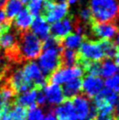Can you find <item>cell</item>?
Segmentation results:
<instances>
[{
	"instance_id": "6da1fadb",
	"label": "cell",
	"mask_w": 119,
	"mask_h": 120,
	"mask_svg": "<svg viewBox=\"0 0 119 120\" xmlns=\"http://www.w3.org/2000/svg\"><path fill=\"white\" fill-rule=\"evenodd\" d=\"M61 47L59 40L49 36L43 41V49L38 57V65L46 76H50L61 65Z\"/></svg>"
},
{
	"instance_id": "7a4b0ae2",
	"label": "cell",
	"mask_w": 119,
	"mask_h": 120,
	"mask_svg": "<svg viewBox=\"0 0 119 120\" xmlns=\"http://www.w3.org/2000/svg\"><path fill=\"white\" fill-rule=\"evenodd\" d=\"M43 49V41L32 32L26 31L19 34L18 53L20 62L35 60Z\"/></svg>"
},
{
	"instance_id": "3957f363",
	"label": "cell",
	"mask_w": 119,
	"mask_h": 120,
	"mask_svg": "<svg viewBox=\"0 0 119 120\" xmlns=\"http://www.w3.org/2000/svg\"><path fill=\"white\" fill-rule=\"evenodd\" d=\"M89 9L95 22H113L119 13V0H90Z\"/></svg>"
},
{
	"instance_id": "277c9868",
	"label": "cell",
	"mask_w": 119,
	"mask_h": 120,
	"mask_svg": "<svg viewBox=\"0 0 119 120\" xmlns=\"http://www.w3.org/2000/svg\"><path fill=\"white\" fill-rule=\"evenodd\" d=\"M79 60L101 62L105 59L102 41L85 40L79 48Z\"/></svg>"
},
{
	"instance_id": "5b68a950",
	"label": "cell",
	"mask_w": 119,
	"mask_h": 120,
	"mask_svg": "<svg viewBox=\"0 0 119 120\" xmlns=\"http://www.w3.org/2000/svg\"><path fill=\"white\" fill-rule=\"evenodd\" d=\"M24 76L32 89L38 90H42L46 86L47 82V76L41 71L37 62L30 60L27 61L22 68Z\"/></svg>"
},
{
	"instance_id": "8992f818",
	"label": "cell",
	"mask_w": 119,
	"mask_h": 120,
	"mask_svg": "<svg viewBox=\"0 0 119 120\" xmlns=\"http://www.w3.org/2000/svg\"><path fill=\"white\" fill-rule=\"evenodd\" d=\"M71 102L75 120H93L97 115L93 104L86 96L78 95L72 98Z\"/></svg>"
},
{
	"instance_id": "52a82bcc",
	"label": "cell",
	"mask_w": 119,
	"mask_h": 120,
	"mask_svg": "<svg viewBox=\"0 0 119 120\" xmlns=\"http://www.w3.org/2000/svg\"><path fill=\"white\" fill-rule=\"evenodd\" d=\"M84 74V70L81 66L74 67H60L53 74L50 75V81L52 83L64 85L71 80L81 78Z\"/></svg>"
},
{
	"instance_id": "ba28073f",
	"label": "cell",
	"mask_w": 119,
	"mask_h": 120,
	"mask_svg": "<svg viewBox=\"0 0 119 120\" xmlns=\"http://www.w3.org/2000/svg\"><path fill=\"white\" fill-rule=\"evenodd\" d=\"M68 14V4L67 2L63 3H53L48 0H45V8L44 13L45 19L48 23H54L63 19Z\"/></svg>"
},
{
	"instance_id": "9c48e42d",
	"label": "cell",
	"mask_w": 119,
	"mask_h": 120,
	"mask_svg": "<svg viewBox=\"0 0 119 120\" xmlns=\"http://www.w3.org/2000/svg\"><path fill=\"white\" fill-rule=\"evenodd\" d=\"M4 82L8 86H10L17 95L32 89V87L30 86V84L27 82L24 76L22 68H12L5 78Z\"/></svg>"
},
{
	"instance_id": "30bf717a",
	"label": "cell",
	"mask_w": 119,
	"mask_h": 120,
	"mask_svg": "<svg viewBox=\"0 0 119 120\" xmlns=\"http://www.w3.org/2000/svg\"><path fill=\"white\" fill-rule=\"evenodd\" d=\"M118 27L113 22H95L91 25V32L94 36L101 40L114 39L118 32Z\"/></svg>"
},
{
	"instance_id": "8fae6325",
	"label": "cell",
	"mask_w": 119,
	"mask_h": 120,
	"mask_svg": "<svg viewBox=\"0 0 119 120\" xmlns=\"http://www.w3.org/2000/svg\"><path fill=\"white\" fill-rule=\"evenodd\" d=\"M104 81L99 75H87L82 81V91L88 98H94L103 90Z\"/></svg>"
},
{
	"instance_id": "7c38bea8",
	"label": "cell",
	"mask_w": 119,
	"mask_h": 120,
	"mask_svg": "<svg viewBox=\"0 0 119 120\" xmlns=\"http://www.w3.org/2000/svg\"><path fill=\"white\" fill-rule=\"evenodd\" d=\"M75 27V22L71 17H66L65 19L54 22L50 26V34L57 40H63L68 34L73 33Z\"/></svg>"
},
{
	"instance_id": "4fadbf2b",
	"label": "cell",
	"mask_w": 119,
	"mask_h": 120,
	"mask_svg": "<svg viewBox=\"0 0 119 120\" xmlns=\"http://www.w3.org/2000/svg\"><path fill=\"white\" fill-rule=\"evenodd\" d=\"M42 91L46 97V103H49L52 106L54 105L57 106L65 101V96L60 85L52 82L49 84H46Z\"/></svg>"
},
{
	"instance_id": "5bb4252c",
	"label": "cell",
	"mask_w": 119,
	"mask_h": 120,
	"mask_svg": "<svg viewBox=\"0 0 119 120\" xmlns=\"http://www.w3.org/2000/svg\"><path fill=\"white\" fill-rule=\"evenodd\" d=\"M13 28L20 34L26 31H28L33 21V16L29 12L27 9H22L19 13L14 18Z\"/></svg>"
},
{
	"instance_id": "9a60e30c",
	"label": "cell",
	"mask_w": 119,
	"mask_h": 120,
	"mask_svg": "<svg viewBox=\"0 0 119 120\" xmlns=\"http://www.w3.org/2000/svg\"><path fill=\"white\" fill-rule=\"evenodd\" d=\"M32 33L41 40H45L50 36V25L42 16L36 17L32 23Z\"/></svg>"
},
{
	"instance_id": "2e32d148",
	"label": "cell",
	"mask_w": 119,
	"mask_h": 120,
	"mask_svg": "<svg viewBox=\"0 0 119 120\" xmlns=\"http://www.w3.org/2000/svg\"><path fill=\"white\" fill-rule=\"evenodd\" d=\"M93 106L96 111V114L99 117H109L114 112L115 106L108 102L105 98L99 93L96 97H94V103Z\"/></svg>"
},
{
	"instance_id": "e0dca14e",
	"label": "cell",
	"mask_w": 119,
	"mask_h": 120,
	"mask_svg": "<svg viewBox=\"0 0 119 120\" xmlns=\"http://www.w3.org/2000/svg\"><path fill=\"white\" fill-rule=\"evenodd\" d=\"M38 91L39 90L36 89H31L27 91L19 93V95H17L14 104L22 106L26 109L36 106Z\"/></svg>"
},
{
	"instance_id": "ac0fdd59",
	"label": "cell",
	"mask_w": 119,
	"mask_h": 120,
	"mask_svg": "<svg viewBox=\"0 0 119 120\" xmlns=\"http://www.w3.org/2000/svg\"><path fill=\"white\" fill-rule=\"evenodd\" d=\"M53 112L56 116L57 120H75L71 99L64 101L60 104L57 105Z\"/></svg>"
},
{
	"instance_id": "d6986e66",
	"label": "cell",
	"mask_w": 119,
	"mask_h": 120,
	"mask_svg": "<svg viewBox=\"0 0 119 120\" xmlns=\"http://www.w3.org/2000/svg\"><path fill=\"white\" fill-rule=\"evenodd\" d=\"M85 36L84 34L79 32L74 31L73 33L68 34L67 37L63 39V47L65 49H70V50H78L81 47V45L84 41Z\"/></svg>"
},
{
	"instance_id": "ffe728a7",
	"label": "cell",
	"mask_w": 119,
	"mask_h": 120,
	"mask_svg": "<svg viewBox=\"0 0 119 120\" xmlns=\"http://www.w3.org/2000/svg\"><path fill=\"white\" fill-rule=\"evenodd\" d=\"M24 4L20 0H6V3L4 4V11L7 21L11 22L18 14L22 11Z\"/></svg>"
},
{
	"instance_id": "44dd1931",
	"label": "cell",
	"mask_w": 119,
	"mask_h": 120,
	"mask_svg": "<svg viewBox=\"0 0 119 120\" xmlns=\"http://www.w3.org/2000/svg\"><path fill=\"white\" fill-rule=\"evenodd\" d=\"M63 93L65 96V98L72 99L76 96L80 95L82 92V80L81 78H76L74 80L64 84L62 88Z\"/></svg>"
},
{
	"instance_id": "7402d4cb",
	"label": "cell",
	"mask_w": 119,
	"mask_h": 120,
	"mask_svg": "<svg viewBox=\"0 0 119 120\" xmlns=\"http://www.w3.org/2000/svg\"><path fill=\"white\" fill-rule=\"evenodd\" d=\"M118 73V67L115 63V61L111 59H106L103 60L102 63H100L99 67V76L102 78H109L116 74Z\"/></svg>"
},
{
	"instance_id": "603a6c76",
	"label": "cell",
	"mask_w": 119,
	"mask_h": 120,
	"mask_svg": "<svg viewBox=\"0 0 119 120\" xmlns=\"http://www.w3.org/2000/svg\"><path fill=\"white\" fill-rule=\"evenodd\" d=\"M61 64L66 67H74L79 64V54L74 50L65 49L61 52Z\"/></svg>"
},
{
	"instance_id": "cb8c5ba5",
	"label": "cell",
	"mask_w": 119,
	"mask_h": 120,
	"mask_svg": "<svg viewBox=\"0 0 119 120\" xmlns=\"http://www.w3.org/2000/svg\"><path fill=\"white\" fill-rule=\"evenodd\" d=\"M27 110L22 106L13 104L7 112L9 120H26Z\"/></svg>"
},
{
	"instance_id": "d4e9b609",
	"label": "cell",
	"mask_w": 119,
	"mask_h": 120,
	"mask_svg": "<svg viewBox=\"0 0 119 120\" xmlns=\"http://www.w3.org/2000/svg\"><path fill=\"white\" fill-rule=\"evenodd\" d=\"M45 0H31L27 4V10L34 17H40L44 13Z\"/></svg>"
},
{
	"instance_id": "484cf974",
	"label": "cell",
	"mask_w": 119,
	"mask_h": 120,
	"mask_svg": "<svg viewBox=\"0 0 119 120\" xmlns=\"http://www.w3.org/2000/svg\"><path fill=\"white\" fill-rule=\"evenodd\" d=\"M12 68L13 65L11 64L10 61L4 57V55H0V82L5 80Z\"/></svg>"
},
{
	"instance_id": "4316f807",
	"label": "cell",
	"mask_w": 119,
	"mask_h": 120,
	"mask_svg": "<svg viewBox=\"0 0 119 120\" xmlns=\"http://www.w3.org/2000/svg\"><path fill=\"white\" fill-rule=\"evenodd\" d=\"M102 41V45H103V48L104 51V54H105L106 59H111L116 55V52H117V47L115 44L111 42L110 40H101Z\"/></svg>"
},
{
	"instance_id": "83f0119b",
	"label": "cell",
	"mask_w": 119,
	"mask_h": 120,
	"mask_svg": "<svg viewBox=\"0 0 119 120\" xmlns=\"http://www.w3.org/2000/svg\"><path fill=\"white\" fill-rule=\"evenodd\" d=\"M44 111L40 106H33L29 108L27 111L26 120H43Z\"/></svg>"
},
{
	"instance_id": "f1b7e54d",
	"label": "cell",
	"mask_w": 119,
	"mask_h": 120,
	"mask_svg": "<svg viewBox=\"0 0 119 120\" xmlns=\"http://www.w3.org/2000/svg\"><path fill=\"white\" fill-rule=\"evenodd\" d=\"M104 88L110 90L115 92H118L119 90V74H116L115 75L107 78L104 82Z\"/></svg>"
},
{
	"instance_id": "f546056e",
	"label": "cell",
	"mask_w": 119,
	"mask_h": 120,
	"mask_svg": "<svg viewBox=\"0 0 119 120\" xmlns=\"http://www.w3.org/2000/svg\"><path fill=\"white\" fill-rule=\"evenodd\" d=\"M78 15H79L80 19L85 24L89 23V22H91L93 20L92 13H91V11L89 9V7H82V8H81Z\"/></svg>"
},
{
	"instance_id": "4dcf8cb0",
	"label": "cell",
	"mask_w": 119,
	"mask_h": 120,
	"mask_svg": "<svg viewBox=\"0 0 119 120\" xmlns=\"http://www.w3.org/2000/svg\"><path fill=\"white\" fill-rule=\"evenodd\" d=\"M11 106H9L6 103H5V101L4 99V97H2V95L0 93V117L4 115V114H5L6 112H8V110H10V108Z\"/></svg>"
},
{
	"instance_id": "1f68e13d",
	"label": "cell",
	"mask_w": 119,
	"mask_h": 120,
	"mask_svg": "<svg viewBox=\"0 0 119 120\" xmlns=\"http://www.w3.org/2000/svg\"><path fill=\"white\" fill-rule=\"evenodd\" d=\"M43 120H57V117L53 110H48L46 114H44Z\"/></svg>"
},
{
	"instance_id": "d6a6232c",
	"label": "cell",
	"mask_w": 119,
	"mask_h": 120,
	"mask_svg": "<svg viewBox=\"0 0 119 120\" xmlns=\"http://www.w3.org/2000/svg\"><path fill=\"white\" fill-rule=\"evenodd\" d=\"M5 21H7L6 18H5V14L4 12V11L2 9H0V24L4 23Z\"/></svg>"
},
{
	"instance_id": "836d02e7",
	"label": "cell",
	"mask_w": 119,
	"mask_h": 120,
	"mask_svg": "<svg viewBox=\"0 0 119 120\" xmlns=\"http://www.w3.org/2000/svg\"><path fill=\"white\" fill-rule=\"evenodd\" d=\"M93 120H117V119L115 118V117L109 116V117H97V118H94Z\"/></svg>"
},
{
	"instance_id": "e575fe53",
	"label": "cell",
	"mask_w": 119,
	"mask_h": 120,
	"mask_svg": "<svg viewBox=\"0 0 119 120\" xmlns=\"http://www.w3.org/2000/svg\"><path fill=\"white\" fill-rule=\"evenodd\" d=\"M114 112H116V117H117V118L119 120V101L116 103V104L115 105V110H114Z\"/></svg>"
},
{
	"instance_id": "d590c367",
	"label": "cell",
	"mask_w": 119,
	"mask_h": 120,
	"mask_svg": "<svg viewBox=\"0 0 119 120\" xmlns=\"http://www.w3.org/2000/svg\"><path fill=\"white\" fill-rule=\"evenodd\" d=\"M114 39H115V43L114 44L116 45L117 48H119V31L117 32V34H116V35L115 36Z\"/></svg>"
},
{
	"instance_id": "8d00e7d4",
	"label": "cell",
	"mask_w": 119,
	"mask_h": 120,
	"mask_svg": "<svg viewBox=\"0 0 119 120\" xmlns=\"http://www.w3.org/2000/svg\"><path fill=\"white\" fill-rule=\"evenodd\" d=\"M114 58H115V63L117 65V67H119V51H117L116 53V55L114 56Z\"/></svg>"
},
{
	"instance_id": "74e56055",
	"label": "cell",
	"mask_w": 119,
	"mask_h": 120,
	"mask_svg": "<svg viewBox=\"0 0 119 120\" xmlns=\"http://www.w3.org/2000/svg\"><path fill=\"white\" fill-rule=\"evenodd\" d=\"M80 1L81 0H67V2L68 4H74L80 2Z\"/></svg>"
},
{
	"instance_id": "f35d334b",
	"label": "cell",
	"mask_w": 119,
	"mask_h": 120,
	"mask_svg": "<svg viewBox=\"0 0 119 120\" xmlns=\"http://www.w3.org/2000/svg\"><path fill=\"white\" fill-rule=\"evenodd\" d=\"M6 3V0H0V9H2Z\"/></svg>"
},
{
	"instance_id": "ab89813d",
	"label": "cell",
	"mask_w": 119,
	"mask_h": 120,
	"mask_svg": "<svg viewBox=\"0 0 119 120\" xmlns=\"http://www.w3.org/2000/svg\"><path fill=\"white\" fill-rule=\"evenodd\" d=\"M20 1H21V2H22L23 4H28L30 1H31V0H20Z\"/></svg>"
},
{
	"instance_id": "60d3db41",
	"label": "cell",
	"mask_w": 119,
	"mask_h": 120,
	"mask_svg": "<svg viewBox=\"0 0 119 120\" xmlns=\"http://www.w3.org/2000/svg\"><path fill=\"white\" fill-rule=\"evenodd\" d=\"M117 18H118V19H119V13H118V16H117Z\"/></svg>"
},
{
	"instance_id": "b9f144b4",
	"label": "cell",
	"mask_w": 119,
	"mask_h": 120,
	"mask_svg": "<svg viewBox=\"0 0 119 120\" xmlns=\"http://www.w3.org/2000/svg\"><path fill=\"white\" fill-rule=\"evenodd\" d=\"M118 74H119V69H118Z\"/></svg>"
},
{
	"instance_id": "7bdbcfd3",
	"label": "cell",
	"mask_w": 119,
	"mask_h": 120,
	"mask_svg": "<svg viewBox=\"0 0 119 120\" xmlns=\"http://www.w3.org/2000/svg\"><path fill=\"white\" fill-rule=\"evenodd\" d=\"M118 93H119V90H118Z\"/></svg>"
}]
</instances>
